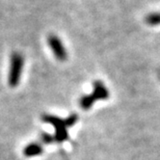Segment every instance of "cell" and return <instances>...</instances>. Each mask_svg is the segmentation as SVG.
Masks as SVG:
<instances>
[{
  "instance_id": "6da1fadb",
  "label": "cell",
  "mask_w": 160,
  "mask_h": 160,
  "mask_svg": "<svg viewBox=\"0 0 160 160\" xmlns=\"http://www.w3.org/2000/svg\"><path fill=\"white\" fill-rule=\"evenodd\" d=\"M77 115L73 114V115L70 116L67 120L63 121L61 119H58L53 116H44V121L49 123H52L55 128V137L56 140L58 142H63L68 139V132L67 128L72 127L76 122H77Z\"/></svg>"
},
{
  "instance_id": "7a4b0ae2",
  "label": "cell",
  "mask_w": 160,
  "mask_h": 160,
  "mask_svg": "<svg viewBox=\"0 0 160 160\" xmlns=\"http://www.w3.org/2000/svg\"><path fill=\"white\" fill-rule=\"evenodd\" d=\"M23 66L24 59L20 53L14 52L11 55L8 74V82L11 87H16L19 84L22 75V71H23Z\"/></svg>"
},
{
  "instance_id": "3957f363",
  "label": "cell",
  "mask_w": 160,
  "mask_h": 160,
  "mask_svg": "<svg viewBox=\"0 0 160 160\" xmlns=\"http://www.w3.org/2000/svg\"><path fill=\"white\" fill-rule=\"evenodd\" d=\"M109 98V92L105 85L100 80H97L94 82V91L91 95L84 96L80 99V106L83 109L87 110L93 106L97 100L107 99Z\"/></svg>"
},
{
  "instance_id": "277c9868",
  "label": "cell",
  "mask_w": 160,
  "mask_h": 160,
  "mask_svg": "<svg viewBox=\"0 0 160 160\" xmlns=\"http://www.w3.org/2000/svg\"><path fill=\"white\" fill-rule=\"evenodd\" d=\"M48 44L50 48L52 53L59 61H66L68 58V52L64 47L63 42L56 35H49L48 38Z\"/></svg>"
},
{
  "instance_id": "5b68a950",
  "label": "cell",
  "mask_w": 160,
  "mask_h": 160,
  "mask_svg": "<svg viewBox=\"0 0 160 160\" xmlns=\"http://www.w3.org/2000/svg\"><path fill=\"white\" fill-rule=\"evenodd\" d=\"M42 152V148L39 144H30L27 147H25L23 153L25 156L32 157V156H36L39 155Z\"/></svg>"
},
{
  "instance_id": "8992f818",
  "label": "cell",
  "mask_w": 160,
  "mask_h": 160,
  "mask_svg": "<svg viewBox=\"0 0 160 160\" xmlns=\"http://www.w3.org/2000/svg\"><path fill=\"white\" fill-rule=\"evenodd\" d=\"M146 23L150 26H156L160 25V12L152 13L146 17Z\"/></svg>"
}]
</instances>
